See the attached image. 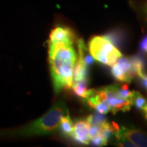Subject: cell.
<instances>
[{
    "instance_id": "d6986e66",
    "label": "cell",
    "mask_w": 147,
    "mask_h": 147,
    "mask_svg": "<svg viewBox=\"0 0 147 147\" xmlns=\"http://www.w3.org/2000/svg\"><path fill=\"white\" fill-rule=\"evenodd\" d=\"M139 78L140 80V84H142L143 88L146 89L147 91V74L144 73L142 76H140Z\"/></svg>"
},
{
    "instance_id": "ffe728a7",
    "label": "cell",
    "mask_w": 147,
    "mask_h": 147,
    "mask_svg": "<svg viewBox=\"0 0 147 147\" xmlns=\"http://www.w3.org/2000/svg\"><path fill=\"white\" fill-rule=\"evenodd\" d=\"M144 113L145 117H146V119H147V107H146V109H145V110H144Z\"/></svg>"
},
{
    "instance_id": "7c38bea8",
    "label": "cell",
    "mask_w": 147,
    "mask_h": 147,
    "mask_svg": "<svg viewBox=\"0 0 147 147\" xmlns=\"http://www.w3.org/2000/svg\"><path fill=\"white\" fill-rule=\"evenodd\" d=\"M131 103L132 105H134L136 108L142 110L143 112L144 111L147 107V101L143 97V95L140 93H139L138 91H133Z\"/></svg>"
},
{
    "instance_id": "2e32d148",
    "label": "cell",
    "mask_w": 147,
    "mask_h": 147,
    "mask_svg": "<svg viewBox=\"0 0 147 147\" xmlns=\"http://www.w3.org/2000/svg\"><path fill=\"white\" fill-rule=\"evenodd\" d=\"M105 38H106L108 41L111 42L114 46L116 47H118L120 46L121 44V34L118 32H110L107 34L105 36H104Z\"/></svg>"
},
{
    "instance_id": "4fadbf2b",
    "label": "cell",
    "mask_w": 147,
    "mask_h": 147,
    "mask_svg": "<svg viewBox=\"0 0 147 147\" xmlns=\"http://www.w3.org/2000/svg\"><path fill=\"white\" fill-rule=\"evenodd\" d=\"M134 71L137 76H141L144 72V61L142 57L139 56H133L129 57Z\"/></svg>"
},
{
    "instance_id": "277c9868",
    "label": "cell",
    "mask_w": 147,
    "mask_h": 147,
    "mask_svg": "<svg viewBox=\"0 0 147 147\" xmlns=\"http://www.w3.org/2000/svg\"><path fill=\"white\" fill-rule=\"evenodd\" d=\"M117 84H113L101 88L95 92L97 97L109 106L110 111L113 114L119 111H128L132 106L129 100H125L119 96L117 93Z\"/></svg>"
},
{
    "instance_id": "9c48e42d",
    "label": "cell",
    "mask_w": 147,
    "mask_h": 147,
    "mask_svg": "<svg viewBox=\"0 0 147 147\" xmlns=\"http://www.w3.org/2000/svg\"><path fill=\"white\" fill-rule=\"evenodd\" d=\"M73 91L79 97L87 99L94 94L95 89H87V80L74 82L72 86Z\"/></svg>"
},
{
    "instance_id": "8fae6325",
    "label": "cell",
    "mask_w": 147,
    "mask_h": 147,
    "mask_svg": "<svg viewBox=\"0 0 147 147\" xmlns=\"http://www.w3.org/2000/svg\"><path fill=\"white\" fill-rule=\"evenodd\" d=\"M58 129L61 134L65 137H71L74 131V124L71 120L69 113L63 116L61 119Z\"/></svg>"
},
{
    "instance_id": "44dd1931",
    "label": "cell",
    "mask_w": 147,
    "mask_h": 147,
    "mask_svg": "<svg viewBox=\"0 0 147 147\" xmlns=\"http://www.w3.org/2000/svg\"><path fill=\"white\" fill-rule=\"evenodd\" d=\"M146 13H147V3H146Z\"/></svg>"
},
{
    "instance_id": "9a60e30c",
    "label": "cell",
    "mask_w": 147,
    "mask_h": 147,
    "mask_svg": "<svg viewBox=\"0 0 147 147\" xmlns=\"http://www.w3.org/2000/svg\"><path fill=\"white\" fill-rule=\"evenodd\" d=\"M117 93L119 96L121 97V98L129 100L131 102L132 95H133V91L129 90L127 84H124L122 87H119V85H117Z\"/></svg>"
},
{
    "instance_id": "7a4b0ae2",
    "label": "cell",
    "mask_w": 147,
    "mask_h": 147,
    "mask_svg": "<svg viewBox=\"0 0 147 147\" xmlns=\"http://www.w3.org/2000/svg\"><path fill=\"white\" fill-rule=\"evenodd\" d=\"M67 113L65 104L59 100L43 116L30 123L17 128L0 129V138L12 139L53 134L58 129L61 119Z\"/></svg>"
},
{
    "instance_id": "6da1fadb",
    "label": "cell",
    "mask_w": 147,
    "mask_h": 147,
    "mask_svg": "<svg viewBox=\"0 0 147 147\" xmlns=\"http://www.w3.org/2000/svg\"><path fill=\"white\" fill-rule=\"evenodd\" d=\"M76 60L77 55L72 45L49 41V62L55 93L71 88Z\"/></svg>"
},
{
    "instance_id": "ac0fdd59",
    "label": "cell",
    "mask_w": 147,
    "mask_h": 147,
    "mask_svg": "<svg viewBox=\"0 0 147 147\" xmlns=\"http://www.w3.org/2000/svg\"><path fill=\"white\" fill-rule=\"evenodd\" d=\"M140 49L142 52L147 53V36L144 37L140 44Z\"/></svg>"
},
{
    "instance_id": "8992f818",
    "label": "cell",
    "mask_w": 147,
    "mask_h": 147,
    "mask_svg": "<svg viewBox=\"0 0 147 147\" xmlns=\"http://www.w3.org/2000/svg\"><path fill=\"white\" fill-rule=\"evenodd\" d=\"M115 136H121L127 139L136 146L147 147V133L133 127H122L114 132Z\"/></svg>"
},
{
    "instance_id": "30bf717a",
    "label": "cell",
    "mask_w": 147,
    "mask_h": 147,
    "mask_svg": "<svg viewBox=\"0 0 147 147\" xmlns=\"http://www.w3.org/2000/svg\"><path fill=\"white\" fill-rule=\"evenodd\" d=\"M88 77V67L83 63L81 59L78 58L76 62L73 73L74 82L87 80Z\"/></svg>"
},
{
    "instance_id": "52a82bcc",
    "label": "cell",
    "mask_w": 147,
    "mask_h": 147,
    "mask_svg": "<svg viewBox=\"0 0 147 147\" xmlns=\"http://www.w3.org/2000/svg\"><path fill=\"white\" fill-rule=\"evenodd\" d=\"M89 128L90 123L87 119L77 120L74 125V131L71 138L80 144H89L90 143Z\"/></svg>"
},
{
    "instance_id": "5bb4252c",
    "label": "cell",
    "mask_w": 147,
    "mask_h": 147,
    "mask_svg": "<svg viewBox=\"0 0 147 147\" xmlns=\"http://www.w3.org/2000/svg\"><path fill=\"white\" fill-rule=\"evenodd\" d=\"M87 121L90 125H102L106 122V119L103 114H101L96 111L92 115H89L87 118Z\"/></svg>"
},
{
    "instance_id": "5b68a950",
    "label": "cell",
    "mask_w": 147,
    "mask_h": 147,
    "mask_svg": "<svg viewBox=\"0 0 147 147\" xmlns=\"http://www.w3.org/2000/svg\"><path fill=\"white\" fill-rule=\"evenodd\" d=\"M111 67L112 74L119 81L130 82L137 76L129 57H121Z\"/></svg>"
},
{
    "instance_id": "3957f363",
    "label": "cell",
    "mask_w": 147,
    "mask_h": 147,
    "mask_svg": "<svg viewBox=\"0 0 147 147\" xmlns=\"http://www.w3.org/2000/svg\"><path fill=\"white\" fill-rule=\"evenodd\" d=\"M90 54L95 60L108 66H113L122 54L104 36H95L89 41Z\"/></svg>"
},
{
    "instance_id": "ba28073f",
    "label": "cell",
    "mask_w": 147,
    "mask_h": 147,
    "mask_svg": "<svg viewBox=\"0 0 147 147\" xmlns=\"http://www.w3.org/2000/svg\"><path fill=\"white\" fill-rule=\"evenodd\" d=\"M75 38L76 36L69 27L58 25L51 32L49 41L63 42L73 45Z\"/></svg>"
},
{
    "instance_id": "e0dca14e",
    "label": "cell",
    "mask_w": 147,
    "mask_h": 147,
    "mask_svg": "<svg viewBox=\"0 0 147 147\" xmlns=\"http://www.w3.org/2000/svg\"><path fill=\"white\" fill-rule=\"evenodd\" d=\"M90 141L92 142V144L95 146H106L108 142L104 140V138L102 136L100 133L98 135L95 136L91 138L90 139Z\"/></svg>"
}]
</instances>
